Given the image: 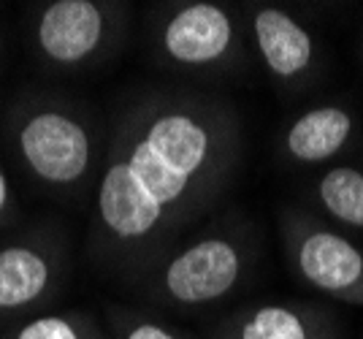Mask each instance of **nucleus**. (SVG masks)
I'll return each instance as SVG.
<instances>
[{"instance_id":"obj_1","label":"nucleus","mask_w":363,"mask_h":339,"mask_svg":"<svg viewBox=\"0 0 363 339\" xmlns=\"http://www.w3.org/2000/svg\"><path fill=\"white\" fill-rule=\"evenodd\" d=\"M84 231L95 274L130 288L239 182L247 130L225 93L150 82L120 95Z\"/></svg>"},{"instance_id":"obj_2","label":"nucleus","mask_w":363,"mask_h":339,"mask_svg":"<svg viewBox=\"0 0 363 339\" xmlns=\"http://www.w3.org/2000/svg\"><path fill=\"white\" fill-rule=\"evenodd\" d=\"M108 117L60 87L25 84L0 109V150L41 199L92 204L104 169Z\"/></svg>"},{"instance_id":"obj_3","label":"nucleus","mask_w":363,"mask_h":339,"mask_svg":"<svg viewBox=\"0 0 363 339\" xmlns=\"http://www.w3.org/2000/svg\"><path fill=\"white\" fill-rule=\"evenodd\" d=\"M255 223L236 209L206 217L128 288L141 307L190 315L230 301L255 277L260 263Z\"/></svg>"},{"instance_id":"obj_4","label":"nucleus","mask_w":363,"mask_h":339,"mask_svg":"<svg viewBox=\"0 0 363 339\" xmlns=\"http://www.w3.org/2000/svg\"><path fill=\"white\" fill-rule=\"evenodd\" d=\"M147 47L157 68L184 84L212 87L239 82L252 65V52L239 6L217 0L152 3L144 14Z\"/></svg>"},{"instance_id":"obj_5","label":"nucleus","mask_w":363,"mask_h":339,"mask_svg":"<svg viewBox=\"0 0 363 339\" xmlns=\"http://www.w3.org/2000/svg\"><path fill=\"white\" fill-rule=\"evenodd\" d=\"M133 6L117 0H41L25 11L33 62L60 79L92 77L120 60L133 35Z\"/></svg>"},{"instance_id":"obj_6","label":"nucleus","mask_w":363,"mask_h":339,"mask_svg":"<svg viewBox=\"0 0 363 339\" xmlns=\"http://www.w3.org/2000/svg\"><path fill=\"white\" fill-rule=\"evenodd\" d=\"M74 277V233L60 215L19 223L0 239V331L49 312Z\"/></svg>"},{"instance_id":"obj_7","label":"nucleus","mask_w":363,"mask_h":339,"mask_svg":"<svg viewBox=\"0 0 363 339\" xmlns=\"http://www.w3.org/2000/svg\"><path fill=\"white\" fill-rule=\"evenodd\" d=\"M279 245L303 288L339 304L363 307V245L303 206L279 209Z\"/></svg>"},{"instance_id":"obj_8","label":"nucleus","mask_w":363,"mask_h":339,"mask_svg":"<svg viewBox=\"0 0 363 339\" xmlns=\"http://www.w3.org/2000/svg\"><path fill=\"white\" fill-rule=\"evenodd\" d=\"M239 11L250 52L279 93L296 95L318 79L325 55L309 25L277 3H247Z\"/></svg>"},{"instance_id":"obj_9","label":"nucleus","mask_w":363,"mask_h":339,"mask_svg":"<svg viewBox=\"0 0 363 339\" xmlns=\"http://www.w3.org/2000/svg\"><path fill=\"white\" fill-rule=\"evenodd\" d=\"M209 339H345V331L320 301L257 299L214 318Z\"/></svg>"},{"instance_id":"obj_10","label":"nucleus","mask_w":363,"mask_h":339,"mask_svg":"<svg viewBox=\"0 0 363 339\" xmlns=\"http://www.w3.org/2000/svg\"><path fill=\"white\" fill-rule=\"evenodd\" d=\"M358 133V114L339 101H323L296 114L282 136L279 155L290 166L315 169L328 166L355 141Z\"/></svg>"},{"instance_id":"obj_11","label":"nucleus","mask_w":363,"mask_h":339,"mask_svg":"<svg viewBox=\"0 0 363 339\" xmlns=\"http://www.w3.org/2000/svg\"><path fill=\"white\" fill-rule=\"evenodd\" d=\"M312 199L323 220L347 231H363V169L361 166H325L312 185Z\"/></svg>"},{"instance_id":"obj_12","label":"nucleus","mask_w":363,"mask_h":339,"mask_svg":"<svg viewBox=\"0 0 363 339\" xmlns=\"http://www.w3.org/2000/svg\"><path fill=\"white\" fill-rule=\"evenodd\" d=\"M0 339H111L104 318L90 309H49L0 331Z\"/></svg>"},{"instance_id":"obj_13","label":"nucleus","mask_w":363,"mask_h":339,"mask_svg":"<svg viewBox=\"0 0 363 339\" xmlns=\"http://www.w3.org/2000/svg\"><path fill=\"white\" fill-rule=\"evenodd\" d=\"M101 318L111 339H198L190 328H182L163 312L141 304L106 301Z\"/></svg>"},{"instance_id":"obj_14","label":"nucleus","mask_w":363,"mask_h":339,"mask_svg":"<svg viewBox=\"0 0 363 339\" xmlns=\"http://www.w3.org/2000/svg\"><path fill=\"white\" fill-rule=\"evenodd\" d=\"M19 217H22V204L16 196L11 171L6 166V157L0 155V239L19 226Z\"/></svg>"},{"instance_id":"obj_15","label":"nucleus","mask_w":363,"mask_h":339,"mask_svg":"<svg viewBox=\"0 0 363 339\" xmlns=\"http://www.w3.org/2000/svg\"><path fill=\"white\" fill-rule=\"evenodd\" d=\"M0 62H3V35H0Z\"/></svg>"}]
</instances>
